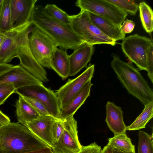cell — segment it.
I'll use <instances>...</instances> for the list:
<instances>
[{
	"mask_svg": "<svg viewBox=\"0 0 153 153\" xmlns=\"http://www.w3.org/2000/svg\"><path fill=\"white\" fill-rule=\"evenodd\" d=\"M13 65L8 64H0V75L11 69Z\"/></svg>",
	"mask_w": 153,
	"mask_h": 153,
	"instance_id": "36",
	"label": "cell"
},
{
	"mask_svg": "<svg viewBox=\"0 0 153 153\" xmlns=\"http://www.w3.org/2000/svg\"><path fill=\"white\" fill-rule=\"evenodd\" d=\"M63 121L64 130L59 140L51 148L52 153H78L82 146L78 139L77 122L74 115Z\"/></svg>",
	"mask_w": 153,
	"mask_h": 153,
	"instance_id": "10",
	"label": "cell"
},
{
	"mask_svg": "<svg viewBox=\"0 0 153 153\" xmlns=\"http://www.w3.org/2000/svg\"><path fill=\"white\" fill-rule=\"evenodd\" d=\"M88 13L93 23L103 33L109 38L115 42L123 40L125 38L126 34L123 33L121 30V26L117 25L100 16L89 12Z\"/></svg>",
	"mask_w": 153,
	"mask_h": 153,
	"instance_id": "19",
	"label": "cell"
},
{
	"mask_svg": "<svg viewBox=\"0 0 153 153\" xmlns=\"http://www.w3.org/2000/svg\"><path fill=\"white\" fill-rule=\"evenodd\" d=\"M102 150L101 147L94 142L87 146H82L78 153H101Z\"/></svg>",
	"mask_w": 153,
	"mask_h": 153,
	"instance_id": "33",
	"label": "cell"
},
{
	"mask_svg": "<svg viewBox=\"0 0 153 153\" xmlns=\"http://www.w3.org/2000/svg\"><path fill=\"white\" fill-rule=\"evenodd\" d=\"M21 153H52V152L50 147H46L33 151Z\"/></svg>",
	"mask_w": 153,
	"mask_h": 153,
	"instance_id": "35",
	"label": "cell"
},
{
	"mask_svg": "<svg viewBox=\"0 0 153 153\" xmlns=\"http://www.w3.org/2000/svg\"><path fill=\"white\" fill-rule=\"evenodd\" d=\"M4 83L13 84L16 89L33 85H42L43 83L29 72L20 64L13 66L0 75V85Z\"/></svg>",
	"mask_w": 153,
	"mask_h": 153,
	"instance_id": "12",
	"label": "cell"
},
{
	"mask_svg": "<svg viewBox=\"0 0 153 153\" xmlns=\"http://www.w3.org/2000/svg\"><path fill=\"white\" fill-rule=\"evenodd\" d=\"M69 18L72 29L86 44L116 45V42L105 35L93 23L87 11L81 10L76 15L69 16Z\"/></svg>",
	"mask_w": 153,
	"mask_h": 153,
	"instance_id": "4",
	"label": "cell"
},
{
	"mask_svg": "<svg viewBox=\"0 0 153 153\" xmlns=\"http://www.w3.org/2000/svg\"><path fill=\"white\" fill-rule=\"evenodd\" d=\"M33 25L30 21L1 34L4 39L0 48V64L7 63L16 57L19 47L28 39Z\"/></svg>",
	"mask_w": 153,
	"mask_h": 153,
	"instance_id": "7",
	"label": "cell"
},
{
	"mask_svg": "<svg viewBox=\"0 0 153 153\" xmlns=\"http://www.w3.org/2000/svg\"><path fill=\"white\" fill-rule=\"evenodd\" d=\"M51 68L55 71L63 79H66L70 72V64L66 51L56 49L51 64Z\"/></svg>",
	"mask_w": 153,
	"mask_h": 153,
	"instance_id": "21",
	"label": "cell"
},
{
	"mask_svg": "<svg viewBox=\"0 0 153 153\" xmlns=\"http://www.w3.org/2000/svg\"><path fill=\"white\" fill-rule=\"evenodd\" d=\"M30 21L34 26L52 38L60 48L66 51L74 50L86 44L71 25L63 24L50 16L41 5H35Z\"/></svg>",
	"mask_w": 153,
	"mask_h": 153,
	"instance_id": "1",
	"label": "cell"
},
{
	"mask_svg": "<svg viewBox=\"0 0 153 153\" xmlns=\"http://www.w3.org/2000/svg\"><path fill=\"white\" fill-rule=\"evenodd\" d=\"M111 66L129 94L144 105L153 102V92L147 81L132 63L124 62L113 54Z\"/></svg>",
	"mask_w": 153,
	"mask_h": 153,
	"instance_id": "3",
	"label": "cell"
},
{
	"mask_svg": "<svg viewBox=\"0 0 153 153\" xmlns=\"http://www.w3.org/2000/svg\"><path fill=\"white\" fill-rule=\"evenodd\" d=\"M15 93L19 95L31 97L38 100L45 105L51 115L58 118L61 111L58 99L55 92L43 85L20 88L16 89Z\"/></svg>",
	"mask_w": 153,
	"mask_h": 153,
	"instance_id": "9",
	"label": "cell"
},
{
	"mask_svg": "<svg viewBox=\"0 0 153 153\" xmlns=\"http://www.w3.org/2000/svg\"><path fill=\"white\" fill-rule=\"evenodd\" d=\"M141 114L130 125L127 127V130L135 131L144 128L147 123L153 116V102L144 105Z\"/></svg>",
	"mask_w": 153,
	"mask_h": 153,
	"instance_id": "23",
	"label": "cell"
},
{
	"mask_svg": "<svg viewBox=\"0 0 153 153\" xmlns=\"http://www.w3.org/2000/svg\"><path fill=\"white\" fill-rule=\"evenodd\" d=\"M112 153H135V152H123L116 148H112Z\"/></svg>",
	"mask_w": 153,
	"mask_h": 153,
	"instance_id": "39",
	"label": "cell"
},
{
	"mask_svg": "<svg viewBox=\"0 0 153 153\" xmlns=\"http://www.w3.org/2000/svg\"><path fill=\"white\" fill-rule=\"evenodd\" d=\"M94 51L93 46L85 44L74 50L73 53L68 55L69 76H74L83 68H87Z\"/></svg>",
	"mask_w": 153,
	"mask_h": 153,
	"instance_id": "16",
	"label": "cell"
},
{
	"mask_svg": "<svg viewBox=\"0 0 153 153\" xmlns=\"http://www.w3.org/2000/svg\"><path fill=\"white\" fill-rule=\"evenodd\" d=\"M20 96L31 105L41 115H50L45 106L41 102L33 97Z\"/></svg>",
	"mask_w": 153,
	"mask_h": 153,
	"instance_id": "29",
	"label": "cell"
},
{
	"mask_svg": "<svg viewBox=\"0 0 153 153\" xmlns=\"http://www.w3.org/2000/svg\"><path fill=\"white\" fill-rule=\"evenodd\" d=\"M4 125V124H3V123H2L0 122V127Z\"/></svg>",
	"mask_w": 153,
	"mask_h": 153,
	"instance_id": "41",
	"label": "cell"
},
{
	"mask_svg": "<svg viewBox=\"0 0 153 153\" xmlns=\"http://www.w3.org/2000/svg\"><path fill=\"white\" fill-rule=\"evenodd\" d=\"M140 20L143 28L149 33L153 30V12L151 8L144 2L138 5Z\"/></svg>",
	"mask_w": 153,
	"mask_h": 153,
	"instance_id": "25",
	"label": "cell"
},
{
	"mask_svg": "<svg viewBox=\"0 0 153 153\" xmlns=\"http://www.w3.org/2000/svg\"><path fill=\"white\" fill-rule=\"evenodd\" d=\"M16 103V114L18 122L25 126L26 124L33 120L41 115L29 103L21 96Z\"/></svg>",
	"mask_w": 153,
	"mask_h": 153,
	"instance_id": "20",
	"label": "cell"
},
{
	"mask_svg": "<svg viewBox=\"0 0 153 153\" xmlns=\"http://www.w3.org/2000/svg\"><path fill=\"white\" fill-rule=\"evenodd\" d=\"M89 80L81 91L68 103L61 109L58 119L63 120L74 115L78 109L82 105L90 96L91 88L93 84Z\"/></svg>",
	"mask_w": 153,
	"mask_h": 153,
	"instance_id": "18",
	"label": "cell"
},
{
	"mask_svg": "<svg viewBox=\"0 0 153 153\" xmlns=\"http://www.w3.org/2000/svg\"><path fill=\"white\" fill-rule=\"evenodd\" d=\"M37 0H10L12 29L30 21L32 14Z\"/></svg>",
	"mask_w": 153,
	"mask_h": 153,
	"instance_id": "15",
	"label": "cell"
},
{
	"mask_svg": "<svg viewBox=\"0 0 153 153\" xmlns=\"http://www.w3.org/2000/svg\"><path fill=\"white\" fill-rule=\"evenodd\" d=\"M0 122L4 125L10 122L9 118L0 110Z\"/></svg>",
	"mask_w": 153,
	"mask_h": 153,
	"instance_id": "37",
	"label": "cell"
},
{
	"mask_svg": "<svg viewBox=\"0 0 153 153\" xmlns=\"http://www.w3.org/2000/svg\"><path fill=\"white\" fill-rule=\"evenodd\" d=\"M3 0H0V5L2 1Z\"/></svg>",
	"mask_w": 153,
	"mask_h": 153,
	"instance_id": "42",
	"label": "cell"
},
{
	"mask_svg": "<svg viewBox=\"0 0 153 153\" xmlns=\"http://www.w3.org/2000/svg\"><path fill=\"white\" fill-rule=\"evenodd\" d=\"M16 89L13 84L4 83L0 85V105L2 104Z\"/></svg>",
	"mask_w": 153,
	"mask_h": 153,
	"instance_id": "30",
	"label": "cell"
},
{
	"mask_svg": "<svg viewBox=\"0 0 153 153\" xmlns=\"http://www.w3.org/2000/svg\"><path fill=\"white\" fill-rule=\"evenodd\" d=\"M16 57L19 59L20 65L35 78L42 82L49 81L45 70L36 60L31 52L28 39L19 47Z\"/></svg>",
	"mask_w": 153,
	"mask_h": 153,
	"instance_id": "13",
	"label": "cell"
},
{
	"mask_svg": "<svg viewBox=\"0 0 153 153\" xmlns=\"http://www.w3.org/2000/svg\"><path fill=\"white\" fill-rule=\"evenodd\" d=\"M76 5L82 11L100 16L119 26H121L127 13L106 0H78Z\"/></svg>",
	"mask_w": 153,
	"mask_h": 153,
	"instance_id": "8",
	"label": "cell"
},
{
	"mask_svg": "<svg viewBox=\"0 0 153 153\" xmlns=\"http://www.w3.org/2000/svg\"><path fill=\"white\" fill-rule=\"evenodd\" d=\"M112 148L107 145L102 150L101 153H112Z\"/></svg>",
	"mask_w": 153,
	"mask_h": 153,
	"instance_id": "38",
	"label": "cell"
},
{
	"mask_svg": "<svg viewBox=\"0 0 153 153\" xmlns=\"http://www.w3.org/2000/svg\"><path fill=\"white\" fill-rule=\"evenodd\" d=\"M106 116L105 120L107 125L114 135L126 133L127 126L123 119V112L121 108L113 102L108 101L106 105Z\"/></svg>",
	"mask_w": 153,
	"mask_h": 153,
	"instance_id": "17",
	"label": "cell"
},
{
	"mask_svg": "<svg viewBox=\"0 0 153 153\" xmlns=\"http://www.w3.org/2000/svg\"><path fill=\"white\" fill-rule=\"evenodd\" d=\"M135 25L134 22L132 20L128 19L124 20L121 26L122 32L125 34L131 33L134 28Z\"/></svg>",
	"mask_w": 153,
	"mask_h": 153,
	"instance_id": "34",
	"label": "cell"
},
{
	"mask_svg": "<svg viewBox=\"0 0 153 153\" xmlns=\"http://www.w3.org/2000/svg\"><path fill=\"white\" fill-rule=\"evenodd\" d=\"M108 145L112 148H116L123 152H135V146L131 143L130 138L126 133L114 135L108 139Z\"/></svg>",
	"mask_w": 153,
	"mask_h": 153,
	"instance_id": "22",
	"label": "cell"
},
{
	"mask_svg": "<svg viewBox=\"0 0 153 153\" xmlns=\"http://www.w3.org/2000/svg\"><path fill=\"white\" fill-rule=\"evenodd\" d=\"M4 36L1 34H0V48L4 40Z\"/></svg>",
	"mask_w": 153,
	"mask_h": 153,
	"instance_id": "40",
	"label": "cell"
},
{
	"mask_svg": "<svg viewBox=\"0 0 153 153\" xmlns=\"http://www.w3.org/2000/svg\"><path fill=\"white\" fill-rule=\"evenodd\" d=\"M94 65L90 64L86 69L76 78L69 79L55 94L59 100L61 109L68 103L82 89L93 76Z\"/></svg>",
	"mask_w": 153,
	"mask_h": 153,
	"instance_id": "11",
	"label": "cell"
},
{
	"mask_svg": "<svg viewBox=\"0 0 153 153\" xmlns=\"http://www.w3.org/2000/svg\"><path fill=\"white\" fill-rule=\"evenodd\" d=\"M64 129L63 120L56 119L52 127V134L54 143L59 140L63 133Z\"/></svg>",
	"mask_w": 153,
	"mask_h": 153,
	"instance_id": "31",
	"label": "cell"
},
{
	"mask_svg": "<svg viewBox=\"0 0 153 153\" xmlns=\"http://www.w3.org/2000/svg\"><path fill=\"white\" fill-rule=\"evenodd\" d=\"M56 119L50 115H41L36 119L27 123L25 126L51 148L54 143L52 127Z\"/></svg>",
	"mask_w": 153,
	"mask_h": 153,
	"instance_id": "14",
	"label": "cell"
},
{
	"mask_svg": "<svg viewBox=\"0 0 153 153\" xmlns=\"http://www.w3.org/2000/svg\"><path fill=\"white\" fill-rule=\"evenodd\" d=\"M10 0H3L0 5V34L12 29Z\"/></svg>",
	"mask_w": 153,
	"mask_h": 153,
	"instance_id": "24",
	"label": "cell"
},
{
	"mask_svg": "<svg viewBox=\"0 0 153 153\" xmlns=\"http://www.w3.org/2000/svg\"><path fill=\"white\" fill-rule=\"evenodd\" d=\"M44 9L46 13L53 18L65 25H71L69 15L55 4H47Z\"/></svg>",
	"mask_w": 153,
	"mask_h": 153,
	"instance_id": "26",
	"label": "cell"
},
{
	"mask_svg": "<svg viewBox=\"0 0 153 153\" xmlns=\"http://www.w3.org/2000/svg\"><path fill=\"white\" fill-rule=\"evenodd\" d=\"M153 46L149 49L147 58V75L152 83H153Z\"/></svg>",
	"mask_w": 153,
	"mask_h": 153,
	"instance_id": "32",
	"label": "cell"
},
{
	"mask_svg": "<svg viewBox=\"0 0 153 153\" xmlns=\"http://www.w3.org/2000/svg\"><path fill=\"white\" fill-rule=\"evenodd\" d=\"M28 44L31 52L37 62L43 67L51 69L54 54L58 47L55 41L34 26L28 36Z\"/></svg>",
	"mask_w": 153,
	"mask_h": 153,
	"instance_id": "5",
	"label": "cell"
},
{
	"mask_svg": "<svg viewBox=\"0 0 153 153\" xmlns=\"http://www.w3.org/2000/svg\"><path fill=\"white\" fill-rule=\"evenodd\" d=\"M46 147L49 146L19 122L0 127V153H21Z\"/></svg>",
	"mask_w": 153,
	"mask_h": 153,
	"instance_id": "2",
	"label": "cell"
},
{
	"mask_svg": "<svg viewBox=\"0 0 153 153\" xmlns=\"http://www.w3.org/2000/svg\"><path fill=\"white\" fill-rule=\"evenodd\" d=\"M122 40L121 47L125 56L140 70L146 71L147 56L149 49L153 46L152 40L136 34Z\"/></svg>",
	"mask_w": 153,
	"mask_h": 153,
	"instance_id": "6",
	"label": "cell"
},
{
	"mask_svg": "<svg viewBox=\"0 0 153 153\" xmlns=\"http://www.w3.org/2000/svg\"><path fill=\"white\" fill-rule=\"evenodd\" d=\"M153 135L140 131L138 132V153H153Z\"/></svg>",
	"mask_w": 153,
	"mask_h": 153,
	"instance_id": "27",
	"label": "cell"
},
{
	"mask_svg": "<svg viewBox=\"0 0 153 153\" xmlns=\"http://www.w3.org/2000/svg\"><path fill=\"white\" fill-rule=\"evenodd\" d=\"M120 9L132 15H135L138 9V5L134 0H106Z\"/></svg>",
	"mask_w": 153,
	"mask_h": 153,
	"instance_id": "28",
	"label": "cell"
}]
</instances>
